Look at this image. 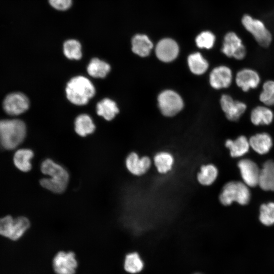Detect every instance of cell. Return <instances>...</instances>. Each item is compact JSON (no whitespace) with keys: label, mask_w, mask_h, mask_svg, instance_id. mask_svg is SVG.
Listing matches in <instances>:
<instances>
[{"label":"cell","mask_w":274,"mask_h":274,"mask_svg":"<svg viewBox=\"0 0 274 274\" xmlns=\"http://www.w3.org/2000/svg\"><path fill=\"white\" fill-rule=\"evenodd\" d=\"M40 170L45 176L40 181L41 186L53 193H63L66 189L70 174L67 169L51 158L43 160Z\"/></svg>","instance_id":"1"},{"label":"cell","mask_w":274,"mask_h":274,"mask_svg":"<svg viewBox=\"0 0 274 274\" xmlns=\"http://www.w3.org/2000/svg\"><path fill=\"white\" fill-rule=\"evenodd\" d=\"M26 134L25 123L18 119H0V146L6 150L17 147Z\"/></svg>","instance_id":"2"},{"label":"cell","mask_w":274,"mask_h":274,"mask_svg":"<svg viewBox=\"0 0 274 274\" xmlns=\"http://www.w3.org/2000/svg\"><path fill=\"white\" fill-rule=\"evenodd\" d=\"M65 93L72 104L83 106L87 104L95 94V88L86 77L78 76L72 78L67 83Z\"/></svg>","instance_id":"3"},{"label":"cell","mask_w":274,"mask_h":274,"mask_svg":"<svg viewBox=\"0 0 274 274\" xmlns=\"http://www.w3.org/2000/svg\"><path fill=\"white\" fill-rule=\"evenodd\" d=\"M250 199V192L248 186L241 182L231 181L223 187L219 195L220 202L224 206H229L233 201L240 204H247Z\"/></svg>","instance_id":"4"},{"label":"cell","mask_w":274,"mask_h":274,"mask_svg":"<svg viewBox=\"0 0 274 274\" xmlns=\"http://www.w3.org/2000/svg\"><path fill=\"white\" fill-rule=\"evenodd\" d=\"M242 23L259 45L263 47L269 46L272 41V36L261 21L245 14L242 19Z\"/></svg>","instance_id":"5"},{"label":"cell","mask_w":274,"mask_h":274,"mask_svg":"<svg viewBox=\"0 0 274 274\" xmlns=\"http://www.w3.org/2000/svg\"><path fill=\"white\" fill-rule=\"evenodd\" d=\"M157 101L161 113L167 117L176 115L182 110L184 106L182 97L172 90H165L160 93Z\"/></svg>","instance_id":"6"},{"label":"cell","mask_w":274,"mask_h":274,"mask_svg":"<svg viewBox=\"0 0 274 274\" xmlns=\"http://www.w3.org/2000/svg\"><path fill=\"white\" fill-rule=\"evenodd\" d=\"M29 105V100L24 94L14 92L8 94L4 98L3 108L7 114L17 116L26 112Z\"/></svg>","instance_id":"7"},{"label":"cell","mask_w":274,"mask_h":274,"mask_svg":"<svg viewBox=\"0 0 274 274\" xmlns=\"http://www.w3.org/2000/svg\"><path fill=\"white\" fill-rule=\"evenodd\" d=\"M52 265L56 274H75L78 262L74 252L60 251L54 256Z\"/></svg>","instance_id":"8"},{"label":"cell","mask_w":274,"mask_h":274,"mask_svg":"<svg viewBox=\"0 0 274 274\" xmlns=\"http://www.w3.org/2000/svg\"><path fill=\"white\" fill-rule=\"evenodd\" d=\"M222 52L228 57L237 60L244 59L246 55L245 46L240 38L234 32L226 33L224 38Z\"/></svg>","instance_id":"9"},{"label":"cell","mask_w":274,"mask_h":274,"mask_svg":"<svg viewBox=\"0 0 274 274\" xmlns=\"http://www.w3.org/2000/svg\"><path fill=\"white\" fill-rule=\"evenodd\" d=\"M220 105L226 118L232 121L238 120L247 109L245 102L235 100L228 94L222 95Z\"/></svg>","instance_id":"10"},{"label":"cell","mask_w":274,"mask_h":274,"mask_svg":"<svg viewBox=\"0 0 274 274\" xmlns=\"http://www.w3.org/2000/svg\"><path fill=\"white\" fill-rule=\"evenodd\" d=\"M237 86L243 91L247 92L256 88L260 83L259 74L254 70L245 68L239 71L235 76Z\"/></svg>","instance_id":"11"},{"label":"cell","mask_w":274,"mask_h":274,"mask_svg":"<svg viewBox=\"0 0 274 274\" xmlns=\"http://www.w3.org/2000/svg\"><path fill=\"white\" fill-rule=\"evenodd\" d=\"M151 160L148 156L139 157L135 152L129 153L125 159V166L128 171L134 176L145 174L151 166Z\"/></svg>","instance_id":"12"},{"label":"cell","mask_w":274,"mask_h":274,"mask_svg":"<svg viewBox=\"0 0 274 274\" xmlns=\"http://www.w3.org/2000/svg\"><path fill=\"white\" fill-rule=\"evenodd\" d=\"M237 165L245 184L251 187L258 185L260 169L254 162L248 159H242Z\"/></svg>","instance_id":"13"},{"label":"cell","mask_w":274,"mask_h":274,"mask_svg":"<svg viewBox=\"0 0 274 274\" xmlns=\"http://www.w3.org/2000/svg\"><path fill=\"white\" fill-rule=\"evenodd\" d=\"M179 51L177 43L169 38L160 40L155 48L156 56L160 60L164 62H169L175 59L178 56Z\"/></svg>","instance_id":"14"},{"label":"cell","mask_w":274,"mask_h":274,"mask_svg":"<svg viewBox=\"0 0 274 274\" xmlns=\"http://www.w3.org/2000/svg\"><path fill=\"white\" fill-rule=\"evenodd\" d=\"M232 81L231 69L225 65H220L214 68L210 75V83L216 89L228 87Z\"/></svg>","instance_id":"15"},{"label":"cell","mask_w":274,"mask_h":274,"mask_svg":"<svg viewBox=\"0 0 274 274\" xmlns=\"http://www.w3.org/2000/svg\"><path fill=\"white\" fill-rule=\"evenodd\" d=\"M258 185L265 191H274V162L266 161L260 169Z\"/></svg>","instance_id":"16"},{"label":"cell","mask_w":274,"mask_h":274,"mask_svg":"<svg viewBox=\"0 0 274 274\" xmlns=\"http://www.w3.org/2000/svg\"><path fill=\"white\" fill-rule=\"evenodd\" d=\"M250 147L257 153L265 154L272 146V140L267 133L261 132L252 135L249 139Z\"/></svg>","instance_id":"17"},{"label":"cell","mask_w":274,"mask_h":274,"mask_svg":"<svg viewBox=\"0 0 274 274\" xmlns=\"http://www.w3.org/2000/svg\"><path fill=\"white\" fill-rule=\"evenodd\" d=\"M274 114L267 106H257L251 111L250 120L255 125H267L273 121Z\"/></svg>","instance_id":"18"},{"label":"cell","mask_w":274,"mask_h":274,"mask_svg":"<svg viewBox=\"0 0 274 274\" xmlns=\"http://www.w3.org/2000/svg\"><path fill=\"white\" fill-rule=\"evenodd\" d=\"M33 156L34 153L31 150L27 148L19 149L14 154V164L20 171L29 172L32 167L31 160Z\"/></svg>","instance_id":"19"},{"label":"cell","mask_w":274,"mask_h":274,"mask_svg":"<svg viewBox=\"0 0 274 274\" xmlns=\"http://www.w3.org/2000/svg\"><path fill=\"white\" fill-rule=\"evenodd\" d=\"M225 146L229 149L232 157H238L246 154L250 147L249 140L244 135H240L235 140H227Z\"/></svg>","instance_id":"20"},{"label":"cell","mask_w":274,"mask_h":274,"mask_svg":"<svg viewBox=\"0 0 274 274\" xmlns=\"http://www.w3.org/2000/svg\"><path fill=\"white\" fill-rule=\"evenodd\" d=\"M132 51L141 57L149 55L153 48V44L145 35L138 34L133 37L131 41Z\"/></svg>","instance_id":"21"},{"label":"cell","mask_w":274,"mask_h":274,"mask_svg":"<svg viewBox=\"0 0 274 274\" xmlns=\"http://www.w3.org/2000/svg\"><path fill=\"white\" fill-rule=\"evenodd\" d=\"M96 112L106 120L110 121L119 113V109L114 101L105 98L97 104Z\"/></svg>","instance_id":"22"},{"label":"cell","mask_w":274,"mask_h":274,"mask_svg":"<svg viewBox=\"0 0 274 274\" xmlns=\"http://www.w3.org/2000/svg\"><path fill=\"white\" fill-rule=\"evenodd\" d=\"M95 126L91 118L87 114L79 115L75 121V130L80 136L84 137L91 134L95 130Z\"/></svg>","instance_id":"23"},{"label":"cell","mask_w":274,"mask_h":274,"mask_svg":"<svg viewBox=\"0 0 274 274\" xmlns=\"http://www.w3.org/2000/svg\"><path fill=\"white\" fill-rule=\"evenodd\" d=\"M110 70V64L97 58H92L87 67L88 74L95 78H105Z\"/></svg>","instance_id":"24"},{"label":"cell","mask_w":274,"mask_h":274,"mask_svg":"<svg viewBox=\"0 0 274 274\" xmlns=\"http://www.w3.org/2000/svg\"><path fill=\"white\" fill-rule=\"evenodd\" d=\"M218 171L217 168L213 164H208L201 166L199 172L197 173L198 182L203 186H210L216 180Z\"/></svg>","instance_id":"25"},{"label":"cell","mask_w":274,"mask_h":274,"mask_svg":"<svg viewBox=\"0 0 274 274\" xmlns=\"http://www.w3.org/2000/svg\"><path fill=\"white\" fill-rule=\"evenodd\" d=\"M154 165L160 174H166L170 171L174 163L173 155L167 152L157 153L153 158Z\"/></svg>","instance_id":"26"},{"label":"cell","mask_w":274,"mask_h":274,"mask_svg":"<svg viewBox=\"0 0 274 274\" xmlns=\"http://www.w3.org/2000/svg\"><path fill=\"white\" fill-rule=\"evenodd\" d=\"M188 64L191 72L197 75L204 73L209 67L208 61L199 52L191 54L188 56Z\"/></svg>","instance_id":"27"},{"label":"cell","mask_w":274,"mask_h":274,"mask_svg":"<svg viewBox=\"0 0 274 274\" xmlns=\"http://www.w3.org/2000/svg\"><path fill=\"white\" fill-rule=\"evenodd\" d=\"M124 268L126 271L132 274L138 273L142 270L144 263L138 253L132 252L126 255Z\"/></svg>","instance_id":"28"},{"label":"cell","mask_w":274,"mask_h":274,"mask_svg":"<svg viewBox=\"0 0 274 274\" xmlns=\"http://www.w3.org/2000/svg\"><path fill=\"white\" fill-rule=\"evenodd\" d=\"M63 53L70 59L79 60L82 56V47L80 43L76 40L66 41L63 46Z\"/></svg>","instance_id":"29"},{"label":"cell","mask_w":274,"mask_h":274,"mask_svg":"<svg viewBox=\"0 0 274 274\" xmlns=\"http://www.w3.org/2000/svg\"><path fill=\"white\" fill-rule=\"evenodd\" d=\"M30 222L25 217H19L14 219V229L11 240L16 241L20 238L29 228Z\"/></svg>","instance_id":"30"},{"label":"cell","mask_w":274,"mask_h":274,"mask_svg":"<svg viewBox=\"0 0 274 274\" xmlns=\"http://www.w3.org/2000/svg\"><path fill=\"white\" fill-rule=\"evenodd\" d=\"M259 220L265 225L274 224V203L263 204L260 207Z\"/></svg>","instance_id":"31"},{"label":"cell","mask_w":274,"mask_h":274,"mask_svg":"<svg viewBox=\"0 0 274 274\" xmlns=\"http://www.w3.org/2000/svg\"><path fill=\"white\" fill-rule=\"evenodd\" d=\"M14 228V219L8 215L0 218V235L11 238Z\"/></svg>","instance_id":"32"},{"label":"cell","mask_w":274,"mask_h":274,"mask_svg":"<svg viewBox=\"0 0 274 274\" xmlns=\"http://www.w3.org/2000/svg\"><path fill=\"white\" fill-rule=\"evenodd\" d=\"M215 37L210 31H203L197 36L196 45L200 48L211 49L214 46Z\"/></svg>","instance_id":"33"},{"label":"cell","mask_w":274,"mask_h":274,"mask_svg":"<svg viewBox=\"0 0 274 274\" xmlns=\"http://www.w3.org/2000/svg\"><path fill=\"white\" fill-rule=\"evenodd\" d=\"M50 5L54 9L59 11H65L70 8L72 0H48Z\"/></svg>","instance_id":"34"},{"label":"cell","mask_w":274,"mask_h":274,"mask_svg":"<svg viewBox=\"0 0 274 274\" xmlns=\"http://www.w3.org/2000/svg\"><path fill=\"white\" fill-rule=\"evenodd\" d=\"M259 98L260 101L266 106H274V93L262 90Z\"/></svg>","instance_id":"35"},{"label":"cell","mask_w":274,"mask_h":274,"mask_svg":"<svg viewBox=\"0 0 274 274\" xmlns=\"http://www.w3.org/2000/svg\"><path fill=\"white\" fill-rule=\"evenodd\" d=\"M262 90L274 93V81L268 80L265 81L262 86Z\"/></svg>","instance_id":"36"},{"label":"cell","mask_w":274,"mask_h":274,"mask_svg":"<svg viewBox=\"0 0 274 274\" xmlns=\"http://www.w3.org/2000/svg\"><path fill=\"white\" fill-rule=\"evenodd\" d=\"M195 274H198V273H195Z\"/></svg>","instance_id":"37"}]
</instances>
